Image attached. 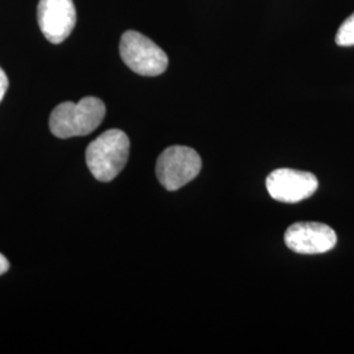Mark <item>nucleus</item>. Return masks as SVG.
I'll return each mask as SVG.
<instances>
[{
  "instance_id": "nucleus-1",
  "label": "nucleus",
  "mask_w": 354,
  "mask_h": 354,
  "mask_svg": "<svg viewBox=\"0 0 354 354\" xmlns=\"http://www.w3.org/2000/svg\"><path fill=\"white\" fill-rule=\"evenodd\" d=\"M106 113L105 104L93 96L79 102H66L57 105L51 112L50 131L61 140L88 136L95 131Z\"/></svg>"
},
{
  "instance_id": "nucleus-2",
  "label": "nucleus",
  "mask_w": 354,
  "mask_h": 354,
  "mask_svg": "<svg viewBox=\"0 0 354 354\" xmlns=\"http://www.w3.org/2000/svg\"><path fill=\"white\" fill-rule=\"evenodd\" d=\"M130 151V140L122 130L111 129L89 143L86 162L96 180L109 183L125 168Z\"/></svg>"
},
{
  "instance_id": "nucleus-3",
  "label": "nucleus",
  "mask_w": 354,
  "mask_h": 354,
  "mask_svg": "<svg viewBox=\"0 0 354 354\" xmlns=\"http://www.w3.org/2000/svg\"><path fill=\"white\" fill-rule=\"evenodd\" d=\"M120 54L127 67L138 75H162L168 67L165 50L137 30H127L122 35Z\"/></svg>"
},
{
  "instance_id": "nucleus-4",
  "label": "nucleus",
  "mask_w": 354,
  "mask_h": 354,
  "mask_svg": "<svg viewBox=\"0 0 354 354\" xmlns=\"http://www.w3.org/2000/svg\"><path fill=\"white\" fill-rule=\"evenodd\" d=\"M203 168L200 155L190 147L171 146L156 162V177L169 192L180 189L198 176Z\"/></svg>"
},
{
  "instance_id": "nucleus-5",
  "label": "nucleus",
  "mask_w": 354,
  "mask_h": 354,
  "mask_svg": "<svg viewBox=\"0 0 354 354\" xmlns=\"http://www.w3.org/2000/svg\"><path fill=\"white\" fill-rule=\"evenodd\" d=\"M266 189L272 198L285 203H297L311 197L317 188V176L290 168H279L266 177Z\"/></svg>"
},
{
  "instance_id": "nucleus-6",
  "label": "nucleus",
  "mask_w": 354,
  "mask_h": 354,
  "mask_svg": "<svg viewBox=\"0 0 354 354\" xmlns=\"http://www.w3.org/2000/svg\"><path fill=\"white\" fill-rule=\"evenodd\" d=\"M285 244L292 252L319 254L333 250L337 235L333 228L319 222H298L285 232Z\"/></svg>"
},
{
  "instance_id": "nucleus-7",
  "label": "nucleus",
  "mask_w": 354,
  "mask_h": 354,
  "mask_svg": "<svg viewBox=\"0 0 354 354\" xmlns=\"http://www.w3.org/2000/svg\"><path fill=\"white\" fill-rule=\"evenodd\" d=\"M37 19L39 29L49 42H64L75 28L74 0H39Z\"/></svg>"
},
{
  "instance_id": "nucleus-8",
  "label": "nucleus",
  "mask_w": 354,
  "mask_h": 354,
  "mask_svg": "<svg viewBox=\"0 0 354 354\" xmlns=\"http://www.w3.org/2000/svg\"><path fill=\"white\" fill-rule=\"evenodd\" d=\"M336 44L339 46H354V13L349 16L337 30Z\"/></svg>"
},
{
  "instance_id": "nucleus-9",
  "label": "nucleus",
  "mask_w": 354,
  "mask_h": 354,
  "mask_svg": "<svg viewBox=\"0 0 354 354\" xmlns=\"http://www.w3.org/2000/svg\"><path fill=\"white\" fill-rule=\"evenodd\" d=\"M8 84H10L8 77L6 75V73L3 71V68L0 67V102L3 100V97H4V95L8 89Z\"/></svg>"
},
{
  "instance_id": "nucleus-10",
  "label": "nucleus",
  "mask_w": 354,
  "mask_h": 354,
  "mask_svg": "<svg viewBox=\"0 0 354 354\" xmlns=\"http://www.w3.org/2000/svg\"><path fill=\"white\" fill-rule=\"evenodd\" d=\"M8 269H10V261L0 253V276L8 272Z\"/></svg>"
}]
</instances>
